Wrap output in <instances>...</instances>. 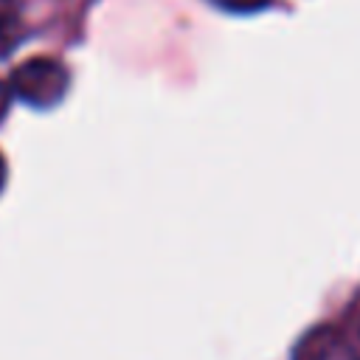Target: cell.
<instances>
[{
  "instance_id": "6da1fadb",
  "label": "cell",
  "mask_w": 360,
  "mask_h": 360,
  "mask_svg": "<svg viewBox=\"0 0 360 360\" xmlns=\"http://www.w3.org/2000/svg\"><path fill=\"white\" fill-rule=\"evenodd\" d=\"M8 90L14 98L31 104V107H53L68 93V70L62 62L51 56H34L20 62L8 76Z\"/></svg>"
},
{
  "instance_id": "7a4b0ae2",
  "label": "cell",
  "mask_w": 360,
  "mask_h": 360,
  "mask_svg": "<svg viewBox=\"0 0 360 360\" xmlns=\"http://www.w3.org/2000/svg\"><path fill=\"white\" fill-rule=\"evenodd\" d=\"M301 360H360V352L340 332H335V329H318L304 343Z\"/></svg>"
},
{
  "instance_id": "3957f363",
  "label": "cell",
  "mask_w": 360,
  "mask_h": 360,
  "mask_svg": "<svg viewBox=\"0 0 360 360\" xmlns=\"http://www.w3.org/2000/svg\"><path fill=\"white\" fill-rule=\"evenodd\" d=\"M22 39V25L14 11L6 8V0H0V59L11 53Z\"/></svg>"
},
{
  "instance_id": "277c9868",
  "label": "cell",
  "mask_w": 360,
  "mask_h": 360,
  "mask_svg": "<svg viewBox=\"0 0 360 360\" xmlns=\"http://www.w3.org/2000/svg\"><path fill=\"white\" fill-rule=\"evenodd\" d=\"M222 8H231V11H250V8H262L267 6V0H211Z\"/></svg>"
},
{
  "instance_id": "5b68a950",
  "label": "cell",
  "mask_w": 360,
  "mask_h": 360,
  "mask_svg": "<svg viewBox=\"0 0 360 360\" xmlns=\"http://www.w3.org/2000/svg\"><path fill=\"white\" fill-rule=\"evenodd\" d=\"M8 104H11V90H8V84H6V82H0V118L6 115Z\"/></svg>"
},
{
  "instance_id": "8992f818",
  "label": "cell",
  "mask_w": 360,
  "mask_h": 360,
  "mask_svg": "<svg viewBox=\"0 0 360 360\" xmlns=\"http://www.w3.org/2000/svg\"><path fill=\"white\" fill-rule=\"evenodd\" d=\"M6 174H8V169H6V158H3V152H0V191H3V186H6Z\"/></svg>"
}]
</instances>
